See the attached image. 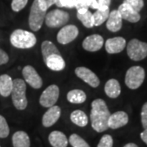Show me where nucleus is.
I'll use <instances>...</instances> for the list:
<instances>
[{
    "instance_id": "f257e3e1",
    "label": "nucleus",
    "mask_w": 147,
    "mask_h": 147,
    "mask_svg": "<svg viewBox=\"0 0 147 147\" xmlns=\"http://www.w3.org/2000/svg\"><path fill=\"white\" fill-rule=\"evenodd\" d=\"M110 115L108 106L104 100L96 99L92 102L90 119L92 127L95 131L102 132L109 128L108 120Z\"/></svg>"
},
{
    "instance_id": "f03ea898",
    "label": "nucleus",
    "mask_w": 147,
    "mask_h": 147,
    "mask_svg": "<svg viewBox=\"0 0 147 147\" xmlns=\"http://www.w3.org/2000/svg\"><path fill=\"white\" fill-rule=\"evenodd\" d=\"M41 51L43 61L47 68L53 71H61L65 67V62L57 46L51 41L42 42Z\"/></svg>"
},
{
    "instance_id": "7ed1b4c3",
    "label": "nucleus",
    "mask_w": 147,
    "mask_h": 147,
    "mask_svg": "<svg viewBox=\"0 0 147 147\" xmlns=\"http://www.w3.org/2000/svg\"><path fill=\"white\" fill-rule=\"evenodd\" d=\"M10 42L11 45L16 48L28 49L36 44L37 38L32 32L18 29L11 33Z\"/></svg>"
},
{
    "instance_id": "20e7f679",
    "label": "nucleus",
    "mask_w": 147,
    "mask_h": 147,
    "mask_svg": "<svg viewBox=\"0 0 147 147\" xmlns=\"http://www.w3.org/2000/svg\"><path fill=\"white\" fill-rule=\"evenodd\" d=\"M26 84L24 80L16 79L13 80V88L11 91V100L13 105L17 110H24L27 107L28 100L26 98Z\"/></svg>"
},
{
    "instance_id": "39448f33",
    "label": "nucleus",
    "mask_w": 147,
    "mask_h": 147,
    "mask_svg": "<svg viewBox=\"0 0 147 147\" xmlns=\"http://www.w3.org/2000/svg\"><path fill=\"white\" fill-rule=\"evenodd\" d=\"M47 10L39 4L38 0L33 2L29 16V26L33 31H38L44 23Z\"/></svg>"
},
{
    "instance_id": "423d86ee",
    "label": "nucleus",
    "mask_w": 147,
    "mask_h": 147,
    "mask_svg": "<svg viewBox=\"0 0 147 147\" xmlns=\"http://www.w3.org/2000/svg\"><path fill=\"white\" fill-rule=\"evenodd\" d=\"M145 69L141 66H132L127 71L125 75V84L128 88L137 89L141 87L145 79Z\"/></svg>"
},
{
    "instance_id": "0eeeda50",
    "label": "nucleus",
    "mask_w": 147,
    "mask_h": 147,
    "mask_svg": "<svg viewBox=\"0 0 147 147\" xmlns=\"http://www.w3.org/2000/svg\"><path fill=\"white\" fill-rule=\"evenodd\" d=\"M127 53L132 61H142L147 57V42H142L137 38L131 39L127 43Z\"/></svg>"
},
{
    "instance_id": "6e6552de",
    "label": "nucleus",
    "mask_w": 147,
    "mask_h": 147,
    "mask_svg": "<svg viewBox=\"0 0 147 147\" xmlns=\"http://www.w3.org/2000/svg\"><path fill=\"white\" fill-rule=\"evenodd\" d=\"M69 20L68 12L61 9H54L47 12L44 22L49 28H59L65 26Z\"/></svg>"
},
{
    "instance_id": "1a4fd4ad",
    "label": "nucleus",
    "mask_w": 147,
    "mask_h": 147,
    "mask_svg": "<svg viewBox=\"0 0 147 147\" xmlns=\"http://www.w3.org/2000/svg\"><path fill=\"white\" fill-rule=\"evenodd\" d=\"M60 94V90L58 86L53 84L47 87L46 89L42 92L39 97V104L46 108L55 105L57 103Z\"/></svg>"
},
{
    "instance_id": "9d476101",
    "label": "nucleus",
    "mask_w": 147,
    "mask_h": 147,
    "mask_svg": "<svg viewBox=\"0 0 147 147\" xmlns=\"http://www.w3.org/2000/svg\"><path fill=\"white\" fill-rule=\"evenodd\" d=\"M22 74L26 83L34 89H38L42 86V79L36 69L31 65H26L22 69Z\"/></svg>"
},
{
    "instance_id": "9b49d317",
    "label": "nucleus",
    "mask_w": 147,
    "mask_h": 147,
    "mask_svg": "<svg viewBox=\"0 0 147 147\" xmlns=\"http://www.w3.org/2000/svg\"><path fill=\"white\" fill-rule=\"evenodd\" d=\"M79 35V29L74 25H67L58 32L57 39L61 44H68L74 41Z\"/></svg>"
},
{
    "instance_id": "f8f14e48",
    "label": "nucleus",
    "mask_w": 147,
    "mask_h": 147,
    "mask_svg": "<svg viewBox=\"0 0 147 147\" xmlns=\"http://www.w3.org/2000/svg\"><path fill=\"white\" fill-rule=\"evenodd\" d=\"M77 77L82 79L86 84H88L92 88H97L100 84V79L91 69L87 67L80 66L77 67L74 70Z\"/></svg>"
},
{
    "instance_id": "ddd939ff",
    "label": "nucleus",
    "mask_w": 147,
    "mask_h": 147,
    "mask_svg": "<svg viewBox=\"0 0 147 147\" xmlns=\"http://www.w3.org/2000/svg\"><path fill=\"white\" fill-rule=\"evenodd\" d=\"M104 44V38L100 34H92L85 38L82 46L84 50L88 52H96L99 51Z\"/></svg>"
},
{
    "instance_id": "4468645a",
    "label": "nucleus",
    "mask_w": 147,
    "mask_h": 147,
    "mask_svg": "<svg viewBox=\"0 0 147 147\" xmlns=\"http://www.w3.org/2000/svg\"><path fill=\"white\" fill-rule=\"evenodd\" d=\"M61 115V110L58 105H53L45 112L42 119V125L45 127H49L54 125Z\"/></svg>"
},
{
    "instance_id": "2eb2a0df",
    "label": "nucleus",
    "mask_w": 147,
    "mask_h": 147,
    "mask_svg": "<svg viewBox=\"0 0 147 147\" xmlns=\"http://www.w3.org/2000/svg\"><path fill=\"white\" fill-rule=\"evenodd\" d=\"M126 47V40L122 37L111 38L106 40L105 44V51L110 54L121 53Z\"/></svg>"
},
{
    "instance_id": "dca6fc26",
    "label": "nucleus",
    "mask_w": 147,
    "mask_h": 147,
    "mask_svg": "<svg viewBox=\"0 0 147 147\" xmlns=\"http://www.w3.org/2000/svg\"><path fill=\"white\" fill-rule=\"evenodd\" d=\"M128 123V115L124 111H117L110 115L108 120V127L111 129H118L125 126Z\"/></svg>"
},
{
    "instance_id": "f3484780",
    "label": "nucleus",
    "mask_w": 147,
    "mask_h": 147,
    "mask_svg": "<svg viewBox=\"0 0 147 147\" xmlns=\"http://www.w3.org/2000/svg\"><path fill=\"white\" fill-rule=\"evenodd\" d=\"M118 11L120 14L122 19H124L131 23L138 22L141 19L140 13L136 11L134 9H132L130 6L124 2L119 7Z\"/></svg>"
},
{
    "instance_id": "a211bd4d",
    "label": "nucleus",
    "mask_w": 147,
    "mask_h": 147,
    "mask_svg": "<svg viewBox=\"0 0 147 147\" xmlns=\"http://www.w3.org/2000/svg\"><path fill=\"white\" fill-rule=\"evenodd\" d=\"M106 28L111 32H118L123 26V19L118 10H113L110 12L106 20Z\"/></svg>"
},
{
    "instance_id": "6ab92c4d",
    "label": "nucleus",
    "mask_w": 147,
    "mask_h": 147,
    "mask_svg": "<svg viewBox=\"0 0 147 147\" xmlns=\"http://www.w3.org/2000/svg\"><path fill=\"white\" fill-rule=\"evenodd\" d=\"M48 141L53 147H67L69 143L66 136L60 131H52L48 136Z\"/></svg>"
},
{
    "instance_id": "aec40b11",
    "label": "nucleus",
    "mask_w": 147,
    "mask_h": 147,
    "mask_svg": "<svg viewBox=\"0 0 147 147\" xmlns=\"http://www.w3.org/2000/svg\"><path fill=\"white\" fill-rule=\"evenodd\" d=\"M105 92L110 98H117L121 93V87L119 81L115 79L108 80L105 85Z\"/></svg>"
},
{
    "instance_id": "412c9836",
    "label": "nucleus",
    "mask_w": 147,
    "mask_h": 147,
    "mask_svg": "<svg viewBox=\"0 0 147 147\" xmlns=\"http://www.w3.org/2000/svg\"><path fill=\"white\" fill-rule=\"evenodd\" d=\"M13 88V80L8 74L0 75V94L7 97L10 96Z\"/></svg>"
},
{
    "instance_id": "4be33fe9",
    "label": "nucleus",
    "mask_w": 147,
    "mask_h": 147,
    "mask_svg": "<svg viewBox=\"0 0 147 147\" xmlns=\"http://www.w3.org/2000/svg\"><path fill=\"white\" fill-rule=\"evenodd\" d=\"M13 147H30V140L26 131H17L12 136Z\"/></svg>"
},
{
    "instance_id": "5701e85b",
    "label": "nucleus",
    "mask_w": 147,
    "mask_h": 147,
    "mask_svg": "<svg viewBox=\"0 0 147 147\" xmlns=\"http://www.w3.org/2000/svg\"><path fill=\"white\" fill-rule=\"evenodd\" d=\"M67 100L72 104H82L87 99V95L83 90L74 89L67 93Z\"/></svg>"
},
{
    "instance_id": "b1692460",
    "label": "nucleus",
    "mask_w": 147,
    "mask_h": 147,
    "mask_svg": "<svg viewBox=\"0 0 147 147\" xmlns=\"http://www.w3.org/2000/svg\"><path fill=\"white\" fill-rule=\"evenodd\" d=\"M70 120L75 125L79 127H85L88 123V118L84 111L80 110H74L70 115Z\"/></svg>"
},
{
    "instance_id": "393cba45",
    "label": "nucleus",
    "mask_w": 147,
    "mask_h": 147,
    "mask_svg": "<svg viewBox=\"0 0 147 147\" xmlns=\"http://www.w3.org/2000/svg\"><path fill=\"white\" fill-rule=\"evenodd\" d=\"M110 8L105 10H96L92 14L93 21H94V26H99L102 25L106 20L108 19V16L110 15Z\"/></svg>"
},
{
    "instance_id": "a878e982",
    "label": "nucleus",
    "mask_w": 147,
    "mask_h": 147,
    "mask_svg": "<svg viewBox=\"0 0 147 147\" xmlns=\"http://www.w3.org/2000/svg\"><path fill=\"white\" fill-rule=\"evenodd\" d=\"M77 17L86 28H92L94 26L93 16H92V13L89 10H88L84 13L77 12Z\"/></svg>"
},
{
    "instance_id": "bb28decb",
    "label": "nucleus",
    "mask_w": 147,
    "mask_h": 147,
    "mask_svg": "<svg viewBox=\"0 0 147 147\" xmlns=\"http://www.w3.org/2000/svg\"><path fill=\"white\" fill-rule=\"evenodd\" d=\"M69 142L72 147H90L88 143L77 134H72L69 138Z\"/></svg>"
},
{
    "instance_id": "cd10ccee",
    "label": "nucleus",
    "mask_w": 147,
    "mask_h": 147,
    "mask_svg": "<svg viewBox=\"0 0 147 147\" xmlns=\"http://www.w3.org/2000/svg\"><path fill=\"white\" fill-rule=\"evenodd\" d=\"M10 129L3 116L0 115V138H6L8 137Z\"/></svg>"
},
{
    "instance_id": "c85d7f7f",
    "label": "nucleus",
    "mask_w": 147,
    "mask_h": 147,
    "mask_svg": "<svg viewBox=\"0 0 147 147\" xmlns=\"http://www.w3.org/2000/svg\"><path fill=\"white\" fill-rule=\"evenodd\" d=\"M111 0H96L90 7L96 10H105L110 8Z\"/></svg>"
},
{
    "instance_id": "c756f323",
    "label": "nucleus",
    "mask_w": 147,
    "mask_h": 147,
    "mask_svg": "<svg viewBox=\"0 0 147 147\" xmlns=\"http://www.w3.org/2000/svg\"><path fill=\"white\" fill-rule=\"evenodd\" d=\"M54 3L58 7L73 8L76 6V0H54Z\"/></svg>"
},
{
    "instance_id": "7c9ffc66",
    "label": "nucleus",
    "mask_w": 147,
    "mask_h": 147,
    "mask_svg": "<svg viewBox=\"0 0 147 147\" xmlns=\"http://www.w3.org/2000/svg\"><path fill=\"white\" fill-rule=\"evenodd\" d=\"M124 3L131 7L132 9L139 12L144 7V1L143 0H124Z\"/></svg>"
},
{
    "instance_id": "2f4dec72",
    "label": "nucleus",
    "mask_w": 147,
    "mask_h": 147,
    "mask_svg": "<svg viewBox=\"0 0 147 147\" xmlns=\"http://www.w3.org/2000/svg\"><path fill=\"white\" fill-rule=\"evenodd\" d=\"M28 3V0H12L11 1V9L14 11H20Z\"/></svg>"
},
{
    "instance_id": "473e14b6",
    "label": "nucleus",
    "mask_w": 147,
    "mask_h": 147,
    "mask_svg": "<svg viewBox=\"0 0 147 147\" xmlns=\"http://www.w3.org/2000/svg\"><path fill=\"white\" fill-rule=\"evenodd\" d=\"M113 138L110 135H104L100 138L97 147H113Z\"/></svg>"
},
{
    "instance_id": "72a5a7b5",
    "label": "nucleus",
    "mask_w": 147,
    "mask_h": 147,
    "mask_svg": "<svg viewBox=\"0 0 147 147\" xmlns=\"http://www.w3.org/2000/svg\"><path fill=\"white\" fill-rule=\"evenodd\" d=\"M96 0H76V6L75 7L77 9L79 8H87L91 7V5L94 3Z\"/></svg>"
},
{
    "instance_id": "f704fd0d",
    "label": "nucleus",
    "mask_w": 147,
    "mask_h": 147,
    "mask_svg": "<svg viewBox=\"0 0 147 147\" xmlns=\"http://www.w3.org/2000/svg\"><path fill=\"white\" fill-rule=\"evenodd\" d=\"M141 119H142V127H144V129H147V102H146L142 106Z\"/></svg>"
},
{
    "instance_id": "c9c22d12",
    "label": "nucleus",
    "mask_w": 147,
    "mask_h": 147,
    "mask_svg": "<svg viewBox=\"0 0 147 147\" xmlns=\"http://www.w3.org/2000/svg\"><path fill=\"white\" fill-rule=\"evenodd\" d=\"M9 61V57L6 52L0 49V65H4Z\"/></svg>"
},
{
    "instance_id": "e433bc0d",
    "label": "nucleus",
    "mask_w": 147,
    "mask_h": 147,
    "mask_svg": "<svg viewBox=\"0 0 147 147\" xmlns=\"http://www.w3.org/2000/svg\"><path fill=\"white\" fill-rule=\"evenodd\" d=\"M38 3L45 10H47L51 6L54 4V0H38Z\"/></svg>"
},
{
    "instance_id": "4c0bfd02",
    "label": "nucleus",
    "mask_w": 147,
    "mask_h": 147,
    "mask_svg": "<svg viewBox=\"0 0 147 147\" xmlns=\"http://www.w3.org/2000/svg\"><path fill=\"white\" fill-rule=\"evenodd\" d=\"M141 138H142V141L147 145V129H145L141 133Z\"/></svg>"
},
{
    "instance_id": "58836bf2",
    "label": "nucleus",
    "mask_w": 147,
    "mask_h": 147,
    "mask_svg": "<svg viewBox=\"0 0 147 147\" xmlns=\"http://www.w3.org/2000/svg\"><path fill=\"white\" fill-rule=\"evenodd\" d=\"M123 147H138L135 143H127Z\"/></svg>"
},
{
    "instance_id": "ea45409f",
    "label": "nucleus",
    "mask_w": 147,
    "mask_h": 147,
    "mask_svg": "<svg viewBox=\"0 0 147 147\" xmlns=\"http://www.w3.org/2000/svg\"><path fill=\"white\" fill-rule=\"evenodd\" d=\"M0 147H1V146H0Z\"/></svg>"
}]
</instances>
